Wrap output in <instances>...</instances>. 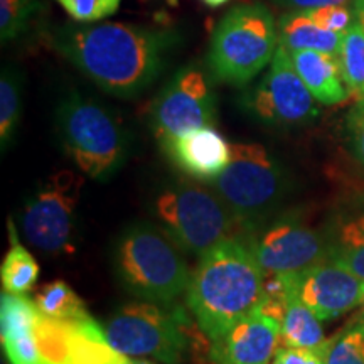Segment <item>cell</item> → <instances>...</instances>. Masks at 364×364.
I'll use <instances>...</instances> for the list:
<instances>
[{
  "instance_id": "1",
  "label": "cell",
  "mask_w": 364,
  "mask_h": 364,
  "mask_svg": "<svg viewBox=\"0 0 364 364\" xmlns=\"http://www.w3.org/2000/svg\"><path fill=\"white\" fill-rule=\"evenodd\" d=\"M54 49L107 93L134 98L156 81L179 38L171 29L107 22L65 26Z\"/></svg>"
},
{
  "instance_id": "2",
  "label": "cell",
  "mask_w": 364,
  "mask_h": 364,
  "mask_svg": "<svg viewBox=\"0 0 364 364\" xmlns=\"http://www.w3.org/2000/svg\"><path fill=\"white\" fill-rule=\"evenodd\" d=\"M265 280L248 241L231 236L199 257L186 304L199 329L215 341L262 307Z\"/></svg>"
},
{
  "instance_id": "3",
  "label": "cell",
  "mask_w": 364,
  "mask_h": 364,
  "mask_svg": "<svg viewBox=\"0 0 364 364\" xmlns=\"http://www.w3.org/2000/svg\"><path fill=\"white\" fill-rule=\"evenodd\" d=\"M118 279L135 297L169 306L188 292L193 277L182 250L162 228L130 226L115 248Z\"/></svg>"
},
{
  "instance_id": "4",
  "label": "cell",
  "mask_w": 364,
  "mask_h": 364,
  "mask_svg": "<svg viewBox=\"0 0 364 364\" xmlns=\"http://www.w3.org/2000/svg\"><path fill=\"white\" fill-rule=\"evenodd\" d=\"M279 46V29L268 7L243 4L216 26L208 53L209 70L221 83L247 86L270 66Z\"/></svg>"
},
{
  "instance_id": "5",
  "label": "cell",
  "mask_w": 364,
  "mask_h": 364,
  "mask_svg": "<svg viewBox=\"0 0 364 364\" xmlns=\"http://www.w3.org/2000/svg\"><path fill=\"white\" fill-rule=\"evenodd\" d=\"M154 216L177 247L203 257L235 231L233 213L209 186L179 181L169 184L156 196Z\"/></svg>"
},
{
  "instance_id": "6",
  "label": "cell",
  "mask_w": 364,
  "mask_h": 364,
  "mask_svg": "<svg viewBox=\"0 0 364 364\" xmlns=\"http://www.w3.org/2000/svg\"><path fill=\"white\" fill-rule=\"evenodd\" d=\"M56 122L63 149L81 174L107 181L120 169L127 156V140L107 108L71 93L59 105Z\"/></svg>"
},
{
  "instance_id": "7",
  "label": "cell",
  "mask_w": 364,
  "mask_h": 364,
  "mask_svg": "<svg viewBox=\"0 0 364 364\" xmlns=\"http://www.w3.org/2000/svg\"><path fill=\"white\" fill-rule=\"evenodd\" d=\"M284 167L260 144H231V159L211 188L240 225H262L285 194Z\"/></svg>"
},
{
  "instance_id": "8",
  "label": "cell",
  "mask_w": 364,
  "mask_h": 364,
  "mask_svg": "<svg viewBox=\"0 0 364 364\" xmlns=\"http://www.w3.org/2000/svg\"><path fill=\"white\" fill-rule=\"evenodd\" d=\"M85 174L63 169L38 186L22 206L21 233L41 252L73 255L78 248V211Z\"/></svg>"
},
{
  "instance_id": "9",
  "label": "cell",
  "mask_w": 364,
  "mask_h": 364,
  "mask_svg": "<svg viewBox=\"0 0 364 364\" xmlns=\"http://www.w3.org/2000/svg\"><path fill=\"white\" fill-rule=\"evenodd\" d=\"M156 302H129L108 318L105 334L118 353L154 358L164 364H182L188 354L186 317Z\"/></svg>"
},
{
  "instance_id": "10",
  "label": "cell",
  "mask_w": 364,
  "mask_h": 364,
  "mask_svg": "<svg viewBox=\"0 0 364 364\" xmlns=\"http://www.w3.org/2000/svg\"><path fill=\"white\" fill-rule=\"evenodd\" d=\"M241 107L270 127H297L318 117L317 100L295 70L290 53L279 46L263 78L241 97Z\"/></svg>"
},
{
  "instance_id": "11",
  "label": "cell",
  "mask_w": 364,
  "mask_h": 364,
  "mask_svg": "<svg viewBox=\"0 0 364 364\" xmlns=\"http://www.w3.org/2000/svg\"><path fill=\"white\" fill-rule=\"evenodd\" d=\"M150 122L162 149L186 132L215 125L216 97L201 68L184 66L172 76L154 100Z\"/></svg>"
},
{
  "instance_id": "12",
  "label": "cell",
  "mask_w": 364,
  "mask_h": 364,
  "mask_svg": "<svg viewBox=\"0 0 364 364\" xmlns=\"http://www.w3.org/2000/svg\"><path fill=\"white\" fill-rule=\"evenodd\" d=\"M36 339L44 364H122L127 359L90 316L53 318L39 312Z\"/></svg>"
},
{
  "instance_id": "13",
  "label": "cell",
  "mask_w": 364,
  "mask_h": 364,
  "mask_svg": "<svg viewBox=\"0 0 364 364\" xmlns=\"http://www.w3.org/2000/svg\"><path fill=\"white\" fill-rule=\"evenodd\" d=\"M267 275H290L327 258L329 241L295 218H280L248 240Z\"/></svg>"
},
{
  "instance_id": "14",
  "label": "cell",
  "mask_w": 364,
  "mask_h": 364,
  "mask_svg": "<svg viewBox=\"0 0 364 364\" xmlns=\"http://www.w3.org/2000/svg\"><path fill=\"white\" fill-rule=\"evenodd\" d=\"M295 287L300 300L321 321L351 312L364 302V280L329 258L295 273Z\"/></svg>"
},
{
  "instance_id": "15",
  "label": "cell",
  "mask_w": 364,
  "mask_h": 364,
  "mask_svg": "<svg viewBox=\"0 0 364 364\" xmlns=\"http://www.w3.org/2000/svg\"><path fill=\"white\" fill-rule=\"evenodd\" d=\"M280 343V321L258 309L211 341L209 358L215 364H270Z\"/></svg>"
},
{
  "instance_id": "16",
  "label": "cell",
  "mask_w": 364,
  "mask_h": 364,
  "mask_svg": "<svg viewBox=\"0 0 364 364\" xmlns=\"http://www.w3.org/2000/svg\"><path fill=\"white\" fill-rule=\"evenodd\" d=\"M164 152L184 174L213 184L230 164L231 144L213 127H203L176 136Z\"/></svg>"
},
{
  "instance_id": "17",
  "label": "cell",
  "mask_w": 364,
  "mask_h": 364,
  "mask_svg": "<svg viewBox=\"0 0 364 364\" xmlns=\"http://www.w3.org/2000/svg\"><path fill=\"white\" fill-rule=\"evenodd\" d=\"M38 316L33 299L4 290L0 297V336L11 364H44L36 339Z\"/></svg>"
},
{
  "instance_id": "18",
  "label": "cell",
  "mask_w": 364,
  "mask_h": 364,
  "mask_svg": "<svg viewBox=\"0 0 364 364\" xmlns=\"http://www.w3.org/2000/svg\"><path fill=\"white\" fill-rule=\"evenodd\" d=\"M290 58L299 76L318 103L338 105L351 97L338 56L318 51H294Z\"/></svg>"
},
{
  "instance_id": "19",
  "label": "cell",
  "mask_w": 364,
  "mask_h": 364,
  "mask_svg": "<svg viewBox=\"0 0 364 364\" xmlns=\"http://www.w3.org/2000/svg\"><path fill=\"white\" fill-rule=\"evenodd\" d=\"M346 33H334L314 22L306 11L285 14L280 19V44L289 53L318 51L339 56Z\"/></svg>"
},
{
  "instance_id": "20",
  "label": "cell",
  "mask_w": 364,
  "mask_h": 364,
  "mask_svg": "<svg viewBox=\"0 0 364 364\" xmlns=\"http://www.w3.org/2000/svg\"><path fill=\"white\" fill-rule=\"evenodd\" d=\"M321 318L302 302L294 284L290 290L287 304L282 316V346L285 348H300V349H318L327 344L324 327L321 324Z\"/></svg>"
},
{
  "instance_id": "21",
  "label": "cell",
  "mask_w": 364,
  "mask_h": 364,
  "mask_svg": "<svg viewBox=\"0 0 364 364\" xmlns=\"http://www.w3.org/2000/svg\"><path fill=\"white\" fill-rule=\"evenodd\" d=\"M327 258L364 280V213L339 223L329 240Z\"/></svg>"
},
{
  "instance_id": "22",
  "label": "cell",
  "mask_w": 364,
  "mask_h": 364,
  "mask_svg": "<svg viewBox=\"0 0 364 364\" xmlns=\"http://www.w3.org/2000/svg\"><path fill=\"white\" fill-rule=\"evenodd\" d=\"M11 250L4 257L0 267V280L9 294L26 295L36 285L39 277V265L27 248L17 241V235L11 225Z\"/></svg>"
},
{
  "instance_id": "23",
  "label": "cell",
  "mask_w": 364,
  "mask_h": 364,
  "mask_svg": "<svg viewBox=\"0 0 364 364\" xmlns=\"http://www.w3.org/2000/svg\"><path fill=\"white\" fill-rule=\"evenodd\" d=\"M34 304L46 317L80 318L88 317L83 299L65 280H54L41 285L34 292Z\"/></svg>"
},
{
  "instance_id": "24",
  "label": "cell",
  "mask_w": 364,
  "mask_h": 364,
  "mask_svg": "<svg viewBox=\"0 0 364 364\" xmlns=\"http://www.w3.org/2000/svg\"><path fill=\"white\" fill-rule=\"evenodd\" d=\"M338 59L351 95L364 100V27L358 21L346 31Z\"/></svg>"
},
{
  "instance_id": "25",
  "label": "cell",
  "mask_w": 364,
  "mask_h": 364,
  "mask_svg": "<svg viewBox=\"0 0 364 364\" xmlns=\"http://www.w3.org/2000/svg\"><path fill=\"white\" fill-rule=\"evenodd\" d=\"M22 83L19 73L12 68H4L0 78V144L6 150L12 140L21 117Z\"/></svg>"
},
{
  "instance_id": "26",
  "label": "cell",
  "mask_w": 364,
  "mask_h": 364,
  "mask_svg": "<svg viewBox=\"0 0 364 364\" xmlns=\"http://www.w3.org/2000/svg\"><path fill=\"white\" fill-rule=\"evenodd\" d=\"M327 364H364V322L354 318L331 338Z\"/></svg>"
},
{
  "instance_id": "27",
  "label": "cell",
  "mask_w": 364,
  "mask_h": 364,
  "mask_svg": "<svg viewBox=\"0 0 364 364\" xmlns=\"http://www.w3.org/2000/svg\"><path fill=\"white\" fill-rule=\"evenodd\" d=\"M38 7L36 0H0V38L4 43L26 33Z\"/></svg>"
},
{
  "instance_id": "28",
  "label": "cell",
  "mask_w": 364,
  "mask_h": 364,
  "mask_svg": "<svg viewBox=\"0 0 364 364\" xmlns=\"http://www.w3.org/2000/svg\"><path fill=\"white\" fill-rule=\"evenodd\" d=\"M78 22H95L110 17L120 7L122 0H56Z\"/></svg>"
},
{
  "instance_id": "29",
  "label": "cell",
  "mask_w": 364,
  "mask_h": 364,
  "mask_svg": "<svg viewBox=\"0 0 364 364\" xmlns=\"http://www.w3.org/2000/svg\"><path fill=\"white\" fill-rule=\"evenodd\" d=\"M306 12L314 22H317L327 31H334V33H346L354 21L353 9H348L344 4L317 7Z\"/></svg>"
},
{
  "instance_id": "30",
  "label": "cell",
  "mask_w": 364,
  "mask_h": 364,
  "mask_svg": "<svg viewBox=\"0 0 364 364\" xmlns=\"http://www.w3.org/2000/svg\"><path fill=\"white\" fill-rule=\"evenodd\" d=\"M331 339L318 349L300 348H279L270 364H327V351Z\"/></svg>"
},
{
  "instance_id": "31",
  "label": "cell",
  "mask_w": 364,
  "mask_h": 364,
  "mask_svg": "<svg viewBox=\"0 0 364 364\" xmlns=\"http://www.w3.org/2000/svg\"><path fill=\"white\" fill-rule=\"evenodd\" d=\"M348 139L354 159L364 166V100H359L349 112Z\"/></svg>"
},
{
  "instance_id": "32",
  "label": "cell",
  "mask_w": 364,
  "mask_h": 364,
  "mask_svg": "<svg viewBox=\"0 0 364 364\" xmlns=\"http://www.w3.org/2000/svg\"><path fill=\"white\" fill-rule=\"evenodd\" d=\"M282 6L294 9V11H311V9L334 6V4H346L348 0H277Z\"/></svg>"
},
{
  "instance_id": "33",
  "label": "cell",
  "mask_w": 364,
  "mask_h": 364,
  "mask_svg": "<svg viewBox=\"0 0 364 364\" xmlns=\"http://www.w3.org/2000/svg\"><path fill=\"white\" fill-rule=\"evenodd\" d=\"M353 12L354 21H358L364 27V0H353Z\"/></svg>"
},
{
  "instance_id": "34",
  "label": "cell",
  "mask_w": 364,
  "mask_h": 364,
  "mask_svg": "<svg viewBox=\"0 0 364 364\" xmlns=\"http://www.w3.org/2000/svg\"><path fill=\"white\" fill-rule=\"evenodd\" d=\"M122 364H156V363L149 361V359H132L130 356H127V359Z\"/></svg>"
},
{
  "instance_id": "35",
  "label": "cell",
  "mask_w": 364,
  "mask_h": 364,
  "mask_svg": "<svg viewBox=\"0 0 364 364\" xmlns=\"http://www.w3.org/2000/svg\"><path fill=\"white\" fill-rule=\"evenodd\" d=\"M203 2L209 7H220V6H225L228 0H203Z\"/></svg>"
},
{
  "instance_id": "36",
  "label": "cell",
  "mask_w": 364,
  "mask_h": 364,
  "mask_svg": "<svg viewBox=\"0 0 364 364\" xmlns=\"http://www.w3.org/2000/svg\"><path fill=\"white\" fill-rule=\"evenodd\" d=\"M356 318H359V321H363V322H364V302H363V307H361V311H359V316H358Z\"/></svg>"
}]
</instances>
